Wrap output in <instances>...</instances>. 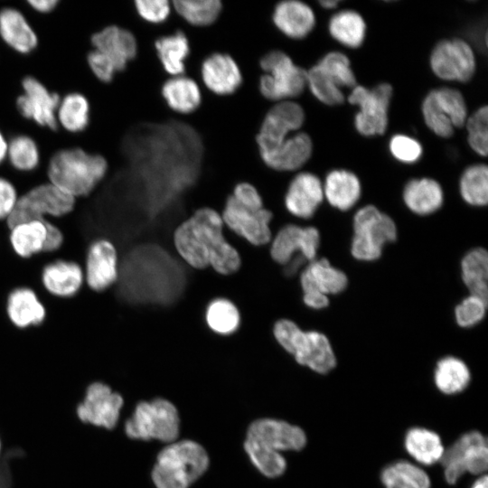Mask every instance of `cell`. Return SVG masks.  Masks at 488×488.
<instances>
[{
    "mask_svg": "<svg viewBox=\"0 0 488 488\" xmlns=\"http://www.w3.org/2000/svg\"><path fill=\"white\" fill-rule=\"evenodd\" d=\"M176 256L190 268H211L217 274L230 276L241 265L238 250L225 236L221 213L211 207L196 209L181 221L172 233Z\"/></svg>",
    "mask_w": 488,
    "mask_h": 488,
    "instance_id": "obj_1",
    "label": "cell"
},
{
    "mask_svg": "<svg viewBox=\"0 0 488 488\" xmlns=\"http://www.w3.org/2000/svg\"><path fill=\"white\" fill-rule=\"evenodd\" d=\"M306 441V435L300 427L284 420L261 418L249 425L244 449L262 474L275 478L286 469L281 452L300 451Z\"/></svg>",
    "mask_w": 488,
    "mask_h": 488,
    "instance_id": "obj_2",
    "label": "cell"
},
{
    "mask_svg": "<svg viewBox=\"0 0 488 488\" xmlns=\"http://www.w3.org/2000/svg\"><path fill=\"white\" fill-rule=\"evenodd\" d=\"M221 216L225 228L254 247L268 246L274 214L266 208L258 189L249 182L238 183L226 197Z\"/></svg>",
    "mask_w": 488,
    "mask_h": 488,
    "instance_id": "obj_3",
    "label": "cell"
},
{
    "mask_svg": "<svg viewBox=\"0 0 488 488\" xmlns=\"http://www.w3.org/2000/svg\"><path fill=\"white\" fill-rule=\"evenodd\" d=\"M108 171L106 159L80 148L63 149L51 158L49 182L74 199L89 195Z\"/></svg>",
    "mask_w": 488,
    "mask_h": 488,
    "instance_id": "obj_4",
    "label": "cell"
},
{
    "mask_svg": "<svg viewBox=\"0 0 488 488\" xmlns=\"http://www.w3.org/2000/svg\"><path fill=\"white\" fill-rule=\"evenodd\" d=\"M272 335L278 346L302 366L319 374H326L336 366L330 341L320 332L303 330L294 320L280 318L273 324Z\"/></svg>",
    "mask_w": 488,
    "mask_h": 488,
    "instance_id": "obj_5",
    "label": "cell"
},
{
    "mask_svg": "<svg viewBox=\"0 0 488 488\" xmlns=\"http://www.w3.org/2000/svg\"><path fill=\"white\" fill-rule=\"evenodd\" d=\"M208 465L209 456L200 444L181 440L160 451L151 476L156 488H188Z\"/></svg>",
    "mask_w": 488,
    "mask_h": 488,
    "instance_id": "obj_6",
    "label": "cell"
},
{
    "mask_svg": "<svg viewBox=\"0 0 488 488\" xmlns=\"http://www.w3.org/2000/svg\"><path fill=\"white\" fill-rule=\"evenodd\" d=\"M352 257L361 261L380 258L383 247L394 242L398 230L394 221L374 205L359 209L353 216Z\"/></svg>",
    "mask_w": 488,
    "mask_h": 488,
    "instance_id": "obj_7",
    "label": "cell"
},
{
    "mask_svg": "<svg viewBox=\"0 0 488 488\" xmlns=\"http://www.w3.org/2000/svg\"><path fill=\"white\" fill-rule=\"evenodd\" d=\"M76 199L52 183L38 184L19 195L15 208L5 221L7 229L33 220L59 221L70 215Z\"/></svg>",
    "mask_w": 488,
    "mask_h": 488,
    "instance_id": "obj_8",
    "label": "cell"
},
{
    "mask_svg": "<svg viewBox=\"0 0 488 488\" xmlns=\"http://www.w3.org/2000/svg\"><path fill=\"white\" fill-rule=\"evenodd\" d=\"M259 65L264 71L259 79V91L268 100H290L301 95L306 87V70L283 51L268 52Z\"/></svg>",
    "mask_w": 488,
    "mask_h": 488,
    "instance_id": "obj_9",
    "label": "cell"
},
{
    "mask_svg": "<svg viewBox=\"0 0 488 488\" xmlns=\"http://www.w3.org/2000/svg\"><path fill=\"white\" fill-rule=\"evenodd\" d=\"M179 415L173 403L164 399L139 402L125 424L127 436L134 439H157L173 443L179 435Z\"/></svg>",
    "mask_w": 488,
    "mask_h": 488,
    "instance_id": "obj_10",
    "label": "cell"
},
{
    "mask_svg": "<svg viewBox=\"0 0 488 488\" xmlns=\"http://www.w3.org/2000/svg\"><path fill=\"white\" fill-rule=\"evenodd\" d=\"M440 463L449 484H455L465 473L483 474L488 465L486 437L476 430L463 434L445 449Z\"/></svg>",
    "mask_w": 488,
    "mask_h": 488,
    "instance_id": "obj_11",
    "label": "cell"
},
{
    "mask_svg": "<svg viewBox=\"0 0 488 488\" xmlns=\"http://www.w3.org/2000/svg\"><path fill=\"white\" fill-rule=\"evenodd\" d=\"M422 114L427 127L436 136L450 137L456 127L467 119V107L462 93L455 89L441 87L424 98Z\"/></svg>",
    "mask_w": 488,
    "mask_h": 488,
    "instance_id": "obj_12",
    "label": "cell"
},
{
    "mask_svg": "<svg viewBox=\"0 0 488 488\" xmlns=\"http://www.w3.org/2000/svg\"><path fill=\"white\" fill-rule=\"evenodd\" d=\"M119 264L120 254L114 241L105 236L93 238L82 261L85 287L97 294L114 288L119 277Z\"/></svg>",
    "mask_w": 488,
    "mask_h": 488,
    "instance_id": "obj_13",
    "label": "cell"
},
{
    "mask_svg": "<svg viewBox=\"0 0 488 488\" xmlns=\"http://www.w3.org/2000/svg\"><path fill=\"white\" fill-rule=\"evenodd\" d=\"M392 92V86L387 82L372 89L361 85L352 89L347 99L350 104L360 108L354 117V127L361 135L373 136L385 133Z\"/></svg>",
    "mask_w": 488,
    "mask_h": 488,
    "instance_id": "obj_14",
    "label": "cell"
},
{
    "mask_svg": "<svg viewBox=\"0 0 488 488\" xmlns=\"http://www.w3.org/2000/svg\"><path fill=\"white\" fill-rule=\"evenodd\" d=\"M429 61L436 77L451 81L467 82L476 68L473 48L460 38L439 41L431 52Z\"/></svg>",
    "mask_w": 488,
    "mask_h": 488,
    "instance_id": "obj_15",
    "label": "cell"
},
{
    "mask_svg": "<svg viewBox=\"0 0 488 488\" xmlns=\"http://www.w3.org/2000/svg\"><path fill=\"white\" fill-rule=\"evenodd\" d=\"M320 246L319 230L313 226H299L286 223L280 226L273 234L268 245L270 258L283 267L296 255H301L307 263L317 258Z\"/></svg>",
    "mask_w": 488,
    "mask_h": 488,
    "instance_id": "obj_16",
    "label": "cell"
},
{
    "mask_svg": "<svg viewBox=\"0 0 488 488\" xmlns=\"http://www.w3.org/2000/svg\"><path fill=\"white\" fill-rule=\"evenodd\" d=\"M305 111L296 102H277L267 112L257 134L260 156L277 148L291 134L304 124Z\"/></svg>",
    "mask_w": 488,
    "mask_h": 488,
    "instance_id": "obj_17",
    "label": "cell"
},
{
    "mask_svg": "<svg viewBox=\"0 0 488 488\" xmlns=\"http://www.w3.org/2000/svg\"><path fill=\"white\" fill-rule=\"evenodd\" d=\"M123 406V399L106 383H90L83 401L77 408V416L84 423L112 429L116 427Z\"/></svg>",
    "mask_w": 488,
    "mask_h": 488,
    "instance_id": "obj_18",
    "label": "cell"
},
{
    "mask_svg": "<svg viewBox=\"0 0 488 488\" xmlns=\"http://www.w3.org/2000/svg\"><path fill=\"white\" fill-rule=\"evenodd\" d=\"M39 279L42 291L57 299H71L85 286L82 265L63 258L47 261L41 268Z\"/></svg>",
    "mask_w": 488,
    "mask_h": 488,
    "instance_id": "obj_19",
    "label": "cell"
},
{
    "mask_svg": "<svg viewBox=\"0 0 488 488\" xmlns=\"http://www.w3.org/2000/svg\"><path fill=\"white\" fill-rule=\"evenodd\" d=\"M22 85L23 94L19 96L16 101L20 113L40 126L55 129L60 97L56 93L50 92L33 77H26Z\"/></svg>",
    "mask_w": 488,
    "mask_h": 488,
    "instance_id": "obj_20",
    "label": "cell"
},
{
    "mask_svg": "<svg viewBox=\"0 0 488 488\" xmlns=\"http://www.w3.org/2000/svg\"><path fill=\"white\" fill-rule=\"evenodd\" d=\"M8 322L18 330L38 327L47 317V310L39 294L32 287L20 286L11 289L5 298Z\"/></svg>",
    "mask_w": 488,
    "mask_h": 488,
    "instance_id": "obj_21",
    "label": "cell"
},
{
    "mask_svg": "<svg viewBox=\"0 0 488 488\" xmlns=\"http://www.w3.org/2000/svg\"><path fill=\"white\" fill-rule=\"evenodd\" d=\"M324 200L323 183L314 174L301 172L289 183L284 196L286 210L299 219L314 216Z\"/></svg>",
    "mask_w": 488,
    "mask_h": 488,
    "instance_id": "obj_22",
    "label": "cell"
},
{
    "mask_svg": "<svg viewBox=\"0 0 488 488\" xmlns=\"http://www.w3.org/2000/svg\"><path fill=\"white\" fill-rule=\"evenodd\" d=\"M302 298L340 294L348 285L346 275L326 258H315L299 273Z\"/></svg>",
    "mask_w": 488,
    "mask_h": 488,
    "instance_id": "obj_23",
    "label": "cell"
},
{
    "mask_svg": "<svg viewBox=\"0 0 488 488\" xmlns=\"http://www.w3.org/2000/svg\"><path fill=\"white\" fill-rule=\"evenodd\" d=\"M202 80L208 89L219 96L234 93L242 83V73L236 61L227 53L215 52L202 63Z\"/></svg>",
    "mask_w": 488,
    "mask_h": 488,
    "instance_id": "obj_24",
    "label": "cell"
},
{
    "mask_svg": "<svg viewBox=\"0 0 488 488\" xmlns=\"http://www.w3.org/2000/svg\"><path fill=\"white\" fill-rule=\"evenodd\" d=\"M94 49L104 53L115 64L117 71L124 70L137 52L134 34L117 25L108 26L91 37Z\"/></svg>",
    "mask_w": 488,
    "mask_h": 488,
    "instance_id": "obj_25",
    "label": "cell"
},
{
    "mask_svg": "<svg viewBox=\"0 0 488 488\" xmlns=\"http://www.w3.org/2000/svg\"><path fill=\"white\" fill-rule=\"evenodd\" d=\"M272 20L275 26L291 39L305 38L315 25L313 9L298 0L279 2L274 8Z\"/></svg>",
    "mask_w": 488,
    "mask_h": 488,
    "instance_id": "obj_26",
    "label": "cell"
},
{
    "mask_svg": "<svg viewBox=\"0 0 488 488\" xmlns=\"http://www.w3.org/2000/svg\"><path fill=\"white\" fill-rule=\"evenodd\" d=\"M313 151L311 137L305 132L289 136L277 148L261 157L269 168L288 172L303 166L310 158Z\"/></svg>",
    "mask_w": 488,
    "mask_h": 488,
    "instance_id": "obj_27",
    "label": "cell"
},
{
    "mask_svg": "<svg viewBox=\"0 0 488 488\" xmlns=\"http://www.w3.org/2000/svg\"><path fill=\"white\" fill-rule=\"evenodd\" d=\"M47 229L45 220L17 223L8 229V242L13 253L23 260L43 253Z\"/></svg>",
    "mask_w": 488,
    "mask_h": 488,
    "instance_id": "obj_28",
    "label": "cell"
},
{
    "mask_svg": "<svg viewBox=\"0 0 488 488\" xmlns=\"http://www.w3.org/2000/svg\"><path fill=\"white\" fill-rule=\"evenodd\" d=\"M324 197L333 207L345 211L358 202L361 192L358 176L345 169L330 171L323 185Z\"/></svg>",
    "mask_w": 488,
    "mask_h": 488,
    "instance_id": "obj_29",
    "label": "cell"
},
{
    "mask_svg": "<svg viewBox=\"0 0 488 488\" xmlns=\"http://www.w3.org/2000/svg\"><path fill=\"white\" fill-rule=\"evenodd\" d=\"M402 197L408 209L420 216L432 214L444 202L441 185L431 178L409 180L404 187Z\"/></svg>",
    "mask_w": 488,
    "mask_h": 488,
    "instance_id": "obj_30",
    "label": "cell"
},
{
    "mask_svg": "<svg viewBox=\"0 0 488 488\" xmlns=\"http://www.w3.org/2000/svg\"><path fill=\"white\" fill-rule=\"evenodd\" d=\"M0 35L6 44L23 54L32 52L38 42L27 20L14 8L0 11Z\"/></svg>",
    "mask_w": 488,
    "mask_h": 488,
    "instance_id": "obj_31",
    "label": "cell"
},
{
    "mask_svg": "<svg viewBox=\"0 0 488 488\" xmlns=\"http://www.w3.org/2000/svg\"><path fill=\"white\" fill-rule=\"evenodd\" d=\"M167 106L180 114H190L201 105L202 93L194 80L184 75L173 76L162 86Z\"/></svg>",
    "mask_w": 488,
    "mask_h": 488,
    "instance_id": "obj_32",
    "label": "cell"
},
{
    "mask_svg": "<svg viewBox=\"0 0 488 488\" xmlns=\"http://www.w3.org/2000/svg\"><path fill=\"white\" fill-rule=\"evenodd\" d=\"M406 452L418 464L432 465L440 462L445 451L440 436L428 428L414 427L404 436Z\"/></svg>",
    "mask_w": 488,
    "mask_h": 488,
    "instance_id": "obj_33",
    "label": "cell"
},
{
    "mask_svg": "<svg viewBox=\"0 0 488 488\" xmlns=\"http://www.w3.org/2000/svg\"><path fill=\"white\" fill-rule=\"evenodd\" d=\"M471 373L466 363L455 356L440 359L434 371V383L446 395H456L469 385Z\"/></svg>",
    "mask_w": 488,
    "mask_h": 488,
    "instance_id": "obj_34",
    "label": "cell"
},
{
    "mask_svg": "<svg viewBox=\"0 0 488 488\" xmlns=\"http://www.w3.org/2000/svg\"><path fill=\"white\" fill-rule=\"evenodd\" d=\"M461 277L470 295L487 301L488 254L483 248L472 249L464 256Z\"/></svg>",
    "mask_w": 488,
    "mask_h": 488,
    "instance_id": "obj_35",
    "label": "cell"
},
{
    "mask_svg": "<svg viewBox=\"0 0 488 488\" xmlns=\"http://www.w3.org/2000/svg\"><path fill=\"white\" fill-rule=\"evenodd\" d=\"M385 488H430L428 474L418 465L407 460L387 465L380 473Z\"/></svg>",
    "mask_w": 488,
    "mask_h": 488,
    "instance_id": "obj_36",
    "label": "cell"
},
{
    "mask_svg": "<svg viewBox=\"0 0 488 488\" xmlns=\"http://www.w3.org/2000/svg\"><path fill=\"white\" fill-rule=\"evenodd\" d=\"M328 29L334 40L349 48L360 47L366 35L365 21L353 10H342L334 14L329 20Z\"/></svg>",
    "mask_w": 488,
    "mask_h": 488,
    "instance_id": "obj_37",
    "label": "cell"
},
{
    "mask_svg": "<svg viewBox=\"0 0 488 488\" xmlns=\"http://www.w3.org/2000/svg\"><path fill=\"white\" fill-rule=\"evenodd\" d=\"M155 47L164 70L172 76L183 75L190 52L186 35L182 32L164 35L155 41Z\"/></svg>",
    "mask_w": 488,
    "mask_h": 488,
    "instance_id": "obj_38",
    "label": "cell"
},
{
    "mask_svg": "<svg viewBox=\"0 0 488 488\" xmlns=\"http://www.w3.org/2000/svg\"><path fill=\"white\" fill-rule=\"evenodd\" d=\"M204 321L207 327L215 334L229 336L236 333L241 317L237 305L230 299L217 297L206 305Z\"/></svg>",
    "mask_w": 488,
    "mask_h": 488,
    "instance_id": "obj_39",
    "label": "cell"
},
{
    "mask_svg": "<svg viewBox=\"0 0 488 488\" xmlns=\"http://www.w3.org/2000/svg\"><path fill=\"white\" fill-rule=\"evenodd\" d=\"M460 194L464 201L475 207L488 202V168L484 164H474L463 172L459 182Z\"/></svg>",
    "mask_w": 488,
    "mask_h": 488,
    "instance_id": "obj_40",
    "label": "cell"
},
{
    "mask_svg": "<svg viewBox=\"0 0 488 488\" xmlns=\"http://www.w3.org/2000/svg\"><path fill=\"white\" fill-rule=\"evenodd\" d=\"M56 119L57 123L70 132L76 133L85 129L89 120L87 99L80 93L66 95L59 103Z\"/></svg>",
    "mask_w": 488,
    "mask_h": 488,
    "instance_id": "obj_41",
    "label": "cell"
},
{
    "mask_svg": "<svg viewBox=\"0 0 488 488\" xmlns=\"http://www.w3.org/2000/svg\"><path fill=\"white\" fill-rule=\"evenodd\" d=\"M172 4L178 14L193 26L212 24L222 9L220 0H175Z\"/></svg>",
    "mask_w": 488,
    "mask_h": 488,
    "instance_id": "obj_42",
    "label": "cell"
},
{
    "mask_svg": "<svg viewBox=\"0 0 488 488\" xmlns=\"http://www.w3.org/2000/svg\"><path fill=\"white\" fill-rule=\"evenodd\" d=\"M306 86L312 94L328 106L344 102V95L336 83L316 63L306 70Z\"/></svg>",
    "mask_w": 488,
    "mask_h": 488,
    "instance_id": "obj_43",
    "label": "cell"
},
{
    "mask_svg": "<svg viewBox=\"0 0 488 488\" xmlns=\"http://www.w3.org/2000/svg\"><path fill=\"white\" fill-rule=\"evenodd\" d=\"M7 156L12 165L19 171H32L39 164L36 143L27 136H17L8 144Z\"/></svg>",
    "mask_w": 488,
    "mask_h": 488,
    "instance_id": "obj_44",
    "label": "cell"
},
{
    "mask_svg": "<svg viewBox=\"0 0 488 488\" xmlns=\"http://www.w3.org/2000/svg\"><path fill=\"white\" fill-rule=\"evenodd\" d=\"M320 68L336 83L352 89L356 86V78L348 57L340 52H330L317 62Z\"/></svg>",
    "mask_w": 488,
    "mask_h": 488,
    "instance_id": "obj_45",
    "label": "cell"
},
{
    "mask_svg": "<svg viewBox=\"0 0 488 488\" xmlns=\"http://www.w3.org/2000/svg\"><path fill=\"white\" fill-rule=\"evenodd\" d=\"M467 141L474 152L486 156L488 152V107L478 108L465 121Z\"/></svg>",
    "mask_w": 488,
    "mask_h": 488,
    "instance_id": "obj_46",
    "label": "cell"
},
{
    "mask_svg": "<svg viewBox=\"0 0 488 488\" xmlns=\"http://www.w3.org/2000/svg\"><path fill=\"white\" fill-rule=\"evenodd\" d=\"M487 301L470 295L461 301L455 308L456 324L464 328H469L479 324L486 313Z\"/></svg>",
    "mask_w": 488,
    "mask_h": 488,
    "instance_id": "obj_47",
    "label": "cell"
},
{
    "mask_svg": "<svg viewBox=\"0 0 488 488\" xmlns=\"http://www.w3.org/2000/svg\"><path fill=\"white\" fill-rule=\"evenodd\" d=\"M389 148L392 156L404 164L416 163L423 153L422 145L417 139L403 134L394 135L389 140Z\"/></svg>",
    "mask_w": 488,
    "mask_h": 488,
    "instance_id": "obj_48",
    "label": "cell"
},
{
    "mask_svg": "<svg viewBox=\"0 0 488 488\" xmlns=\"http://www.w3.org/2000/svg\"><path fill=\"white\" fill-rule=\"evenodd\" d=\"M135 6L139 16L152 23L165 21L171 13V5L167 0H136Z\"/></svg>",
    "mask_w": 488,
    "mask_h": 488,
    "instance_id": "obj_49",
    "label": "cell"
},
{
    "mask_svg": "<svg viewBox=\"0 0 488 488\" xmlns=\"http://www.w3.org/2000/svg\"><path fill=\"white\" fill-rule=\"evenodd\" d=\"M88 63L94 75L103 82H109L117 70L115 64L104 53L93 50L88 55Z\"/></svg>",
    "mask_w": 488,
    "mask_h": 488,
    "instance_id": "obj_50",
    "label": "cell"
},
{
    "mask_svg": "<svg viewBox=\"0 0 488 488\" xmlns=\"http://www.w3.org/2000/svg\"><path fill=\"white\" fill-rule=\"evenodd\" d=\"M19 194L15 186L7 179L0 177V222H5L12 214Z\"/></svg>",
    "mask_w": 488,
    "mask_h": 488,
    "instance_id": "obj_51",
    "label": "cell"
},
{
    "mask_svg": "<svg viewBox=\"0 0 488 488\" xmlns=\"http://www.w3.org/2000/svg\"><path fill=\"white\" fill-rule=\"evenodd\" d=\"M47 236L44 245V255L57 258L65 243V235L60 225L52 220H45Z\"/></svg>",
    "mask_w": 488,
    "mask_h": 488,
    "instance_id": "obj_52",
    "label": "cell"
},
{
    "mask_svg": "<svg viewBox=\"0 0 488 488\" xmlns=\"http://www.w3.org/2000/svg\"><path fill=\"white\" fill-rule=\"evenodd\" d=\"M20 455L19 449H12L6 452L5 457L0 458V488H11L13 478L9 461Z\"/></svg>",
    "mask_w": 488,
    "mask_h": 488,
    "instance_id": "obj_53",
    "label": "cell"
},
{
    "mask_svg": "<svg viewBox=\"0 0 488 488\" xmlns=\"http://www.w3.org/2000/svg\"><path fill=\"white\" fill-rule=\"evenodd\" d=\"M59 2L57 0H30L28 4L36 11L48 13L55 8Z\"/></svg>",
    "mask_w": 488,
    "mask_h": 488,
    "instance_id": "obj_54",
    "label": "cell"
},
{
    "mask_svg": "<svg viewBox=\"0 0 488 488\" xmlns=\"http://www.w3.org/2000/svg\"><path fill=\"white\" fill-rule=\"evenodd\" d=\"M471 488H488V478L485 474L479 475L473 483Z\"/></svg>",
    "mask_w": 488,
    "mask_h": 488,
    "instance_id": "obj_55",
    "label": "cell"
},
{
    "mask_svg": "<svg viewBox=\"0 0 488 488\" xmlns=\"http://www.w3.org/2000/svg\"><path fill=\"white\" fill-rule=\"evenodd\" d=\"M7 148H8V143L6 142L3 134L0 132V164L7 156Z\"/></svg>",
    "mask_w": 488,
    "mask_h": 488,
    "instance_id": "obj_56",
    "label": "cell"
},
{
    "mask_svg": "<svg viewBox=\"0 0 488 488\" xmlns=\"http://www.w3.org/2000/svg\"><path fill=\"white\" fill-rule=\"evenodd\" d=\"M340 0H321L319 1V5L325 9H333L338 6L340 4Z\"/></svg>",
    "mask_w": 488,
    "mask_h": 488,
    "instance_id": "obj_57",
    "label": "cell"
}]
</instances>
